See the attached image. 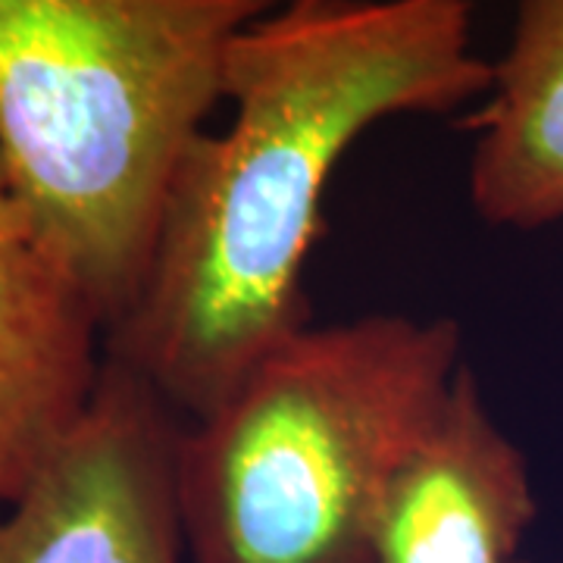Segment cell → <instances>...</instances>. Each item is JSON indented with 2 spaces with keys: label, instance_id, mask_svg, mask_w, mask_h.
Here are the masks:
<instances>
[{
  "label": "cell",
  "instance_id": "8992f818",
  "mask_svg": "<svg viewBox=\"0 0 563 563\" xmlns=\"http://www.w3.org/2000/svg\"><path fill=\"white\" fill-rule=\"evenodd\" d=\"M107 329L0 169V504L20 495L101 383Z\"/></svg>",
  "mask_w": 563,
  "mask_h": 563
},
{
  "label": "cell",
  "instance_id": "6da1fadb",
  "mask_svg": "<svg viewBox=\"0 0 563 563\" xmlns=\"http://www.w3.org/2000/svg\"><path fill=\"white\" fill-rule=\"evenodd\" d=\"M470 0H288L229 47L232 117L181 161L132 310L107 332L181 420L310 322L325 185L366 129L483 98Z\"/></svg>",
  "mask_w": 563,
  "mask_h": 563
},
{
  "label": "cell",
  "instance_id": "52a82bcc",
  "mask_svg": "<svg viewBox=\"0 0 563 563\" xmlns=\"http://www.w3.org/2000/svg\"><path fill=\"white\" fill-rule=\"evenodd\" d=\"M473 132L470 201L501 229L563 220V0H517Z\"/></svg>",
  "mask_w": 563,
  "mask_h": 563
},
{
  "label": "cell",
  "instance_id": "ba28073f",
  "mask_svg": "<svg viewBox=\"0 0 563 563\" xmlns=\"http://www.w3.org/2000/svg\"><path fill=\"white\" fill-rule=\"evenodd\" d=\"M514 563H517V561H514Z\"/></svg>",
  "mask_w": 563,
  "mask_h": 563
},
{
  "label": "cell",
  "instance_id": "7a4b0ae2",
  "mask_svg": "<svg viewBox=\"0 0 563 563\" xmlns=\"http://www.w3.org/2000/svg\"><path fill=\"white\" fill-rule=\"evenodd\" d=\"M279 0H0V169L110 332L229 47Z\"/></svg>",
  "mask_w": 563,
  "mask_h": 563
},
{
  "label": "cell",
  "instance_id": "3957f363",
  "mask_svg": "<svg viewBox=\"0 0 563 563\" xmlns=\"http://www.w3.org/2000/svg\"><path fill=\"white\" fill-rule=\"evenodd\" d=\"M461 366L448 317L366 313L282 339L181 420L188 563H369L385 483Z\"/></svg>",
  "mask_w": 563,
  "mask_h": 563
},
{
  "label": "cell",
  "instance_id": "277c9868",
  "mask_svg": "<svg viewBox=\"0 0 563 563\" xmlns=\"http://www.w3.org/2000/svg\"><path fill=\"white\" fill-rule=\"evenodd\" d=\"M179 429L151 385L107 357L73 432L0 504V563H188Z\"/></svg>",
  "mask_w": 563,
  "mask_h": 563
},
{
  "label": "cell",
  "instance_id": "5b68a950",
  "mask_svg": "<svg viewBox=\"0 0 563 563\" xmlns=\"http://www.w3.org/2000/svg\"><path fill=\"white\" fill-rule=\"evenodd\" d=\"M536 514L523 451L463 363L385 483L369 563H514Z\"/></svg>",
  "mask_w": 563,
  "mask_h": 563
}]
</instances>
